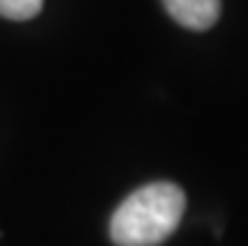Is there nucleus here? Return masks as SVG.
I'll use <instances>...</instances> for the list:
<instances>
[{"label": "nucleus", "mask_w": 248, "mask_h": 246, "mask_svg": "<svg viewBox=\"0 0 248 246\" xmlns=\"http://www.w3.org/2000/svg\"><path fill=\"white\" fill-rule=\"evenodd\" d=\"M186 194L176 183L155 181L140 186L115 209L110 239L115 246H158L178 229Z\"/></svg>", "instance_id": "f257e3e1"}, {"label": "nucleus", "mask_w": 248, "mask_h": 246, "mask_svg": "<svg viewBox=\"0 0 248 246\" xmlns=\"http://www.w3.org/2000/svg\"><path fill=\"white\" fill-rule=\"evenodd\" d=\"M168 16L188 31H208L221 16V0H163Z\"/></svg>", "instance_id": "f03ea898"}, {"label": "nucleus", "mask_w": 248, "mask_h": 246, "mask_svg": "<svg viewBox=\"0 0 248 246\" xmlns=\"http://www.w3.org/2000/svg\"><path fill=\"white\" fill-rule=\"evenodd\" d=\"M43 8V0H0V16L10 20H31Z\"/></svg>", "instance_id": "7ed1b4c3"}]
</instances>
